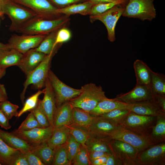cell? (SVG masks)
<instances>
[{"label": "cell", "mask_w": 165, "mask_h": 165, "mask_svg": "<svg viewBox=\"0 0 165 165\" xmlns=\"http://www.w3.org/2000/svg\"><path fill=\"white\" fill-rule=\"evenodd\" d=\"M132 106V104L123 102L116 98L109 99L107 97L100 102L89 112L94 116H98L116 109H127L130 110Z\"/></svg>", "instance_id": "19"}, {"label": "cell", "mask_w": 165, "mask_h": 165, "mask_svg": "<svg viewBox=\"0 0 165 165\" xmlns=\"http://www.w3.org/2000/svg\"><path fill=\"white\" fill-rule=\"evenodd\" d=\"M23 54L13 49L0 53V68L6 69L13 66H17Z\"/></svg>", "instance_id": "30"}, {"label": "cell", "mask_w": 165, "mask_h": 165, "mask_svg": "<svg viewBox=\"0 0 165 165\" xmlns=\"http://www.w3.org/2000/svg\"><path fill=\"white\" fill-rule=\"evenodd\" d=\"M3 14V13L2 12H0V16H1Z\"/></svg>", "instance_id": "59"}, {"label": "cell", "mask_w": 165, "mask_h": 165, "mask_svg": "<svg viewBox=\"0 0 165 165\" xmlns=\"http://www.w3.org/2000/svg\"><path fill=\"white\" fill-rule=\"evenodd\" d=\"M153 100L162 111L165 112V95L154 94Z\"/></svg>", "instance_id": "47"}, {"label": "cell", "mask_w": 165, "mask_h": 165, "mask_svg": "<svg viewBox=\"0 0 165 165\" xmlns=\"http://www.w3.org/2000/svg\"><path fill=\"white\" fill-rule=\"evenodd\" d=\"M2 164L0 162V165H2Z\"/></svg>", "instance_id": "60"}, {"label": "cell", "mask_w": 165, "mask_h": 165, "mask_svg": "<svg viewBox=\"0 0 165 165\" xmlns=\"http://www.w3.org/2000/svg\"><path fill=\"white\" fill-rule=\"evenodd\" d=\"M58 46V45L50 53L46 55L39 65L26 76V79L23 84L24 88L20 95L23 103L24 102L26 90L30 85H32L34 88L38 90L44 87L45 81L50 70L52 59L56 53Z\"/></svg>", "instance_id": "3"}, {"label": "cell", "mask_w": 165, "mask_h": 165, "mask_svg": "<svg viewBox=\"0 0 165 165\" xmlns=\"http://www.w3.org/2000/svg\"><path fill=\"white\" fill-rule=\"evenodd\" d=\"M13 165H29L25 155L21 153L15 160Z\"/></svg>", "instance_id": "50"}, {"label": "cell", "mask_w": 165, "mask_h": 165, "mask_svg": "<svg viewBox=\"0 0 165 165\" xmlns=\"http://www.w3.org/2000/svg\"><path fill=\"white\" fill-rule=\"evenodd\" d=\"M109 136L112 139L118 140L129 144L139 152L156 144L149 137L136 134L120 125Z\"/></svg>", "instance_id": "7"}, {"label": "cell", "mask_w": 165, "mask_h": 165, "mask_svg": "<svg viewBox=\"0 0 165 165\" xmlns=\"http://www.w3.org/2000/svg\"><path fill=\"white\" fill-rule=\"evenodd\" d=\"M47 35L13 34L9 39L8 43L11 49H14L23 54L37 47Z\"/></svg>", "instance_id": "13"}, {"label": "cell", "mask_w": 165, "mask_h": 165, "mask_svg": "<svg viewBox=\"0 0 165 165\" xmlns=\"http://www.w3.org/2000/svg\"><path fill=\"white\" fill-rule=\"evenodd\" d=\"M24 6L35 13L38 16L47 19L61 17L57 11V7L48 0H12Z\"/></svg>", "instance_id": "11"}, {"label": "cell", "mask_w": 165, "mask_h": 165, "mask_svg": "<svg viewBox=\"0 0 165 165\" xmlns=\"http://www.w3.org/2000/svg\"><path fill=\"white\" fill-rule=\"evenodd\" d=\"M52 3L59 7L58 8L64 7L70 5L83 2L88 0H48Z\"/></svg>", "instance_id": "46"}, {"label": "cell", "mask_w": 165, "mask_h": 165, "mask_svg": "<svg viewBox=\"0 0 165 165\" xmlns=\"http://www.w3.org/2000/svg\"><path fill=\"white\" fill-rule=\"evenodd\" d=\"M55 151L52 165H70L68 156L65 144L58 147Z\"/></svg>", "instance_id": "36"}, {"label": "cell", "mask_w": 165, "mask_h": 165, "mask_svg": "<svg viewBox=\"0 0 165 165\" xmlns=\"http://www.w3.org/2000/svg\"><path fill=\"white\" fill-rule=\"evenodd\" d=\"M46 55L35 48L31 49L23 54L17 66L27 76L39 65Z\"/></svg>", "instance_id": "17"}, {"label": "cell", "mask_w": 165, "mask_h": 165, "mask_svg": "<svg viewBox=\"0 0 165 165\" xmlns=\"http://www.w3.org/2000/svg\"><path fill=\"white\" fill-rule=\"evenodd\" d=\"M156 118L157 116L142 115L130 111L120 125L136 134L149 137Z\"/></svg>", "instance_id": "6"}, {"label": "cell", "mask_w": 165, "mask_h": 165, "mask_svg": "<svg viewBox=\"0 0 165 165\" xmlns=\"http://www.w3.org/2000/svg\"><path fill=\"white\" fill-rule=\"evenodd\" d=\"M69 20L68 16L47 19L37 16L23 24L16 32L22 35H47L64 27Z\"/></svg>", "instance_id": "1"}, {"label": "cell", "mask_w": 165, "mask_h": 165, "mask_svg": "<svg viewBox=\"0 0 165 165\" xmlns=\"http://www.w3.org/2000/svg\"><path fill=\"white\" fill-rule=\"evenodd\" d=\"M150 86L153 94L165 95V75L152 71Z\"/></svg>", "instance_id": "32"}, {"label": "cell", "mask_w": 165, "mask_h": 165, "mask_svg": "<svg viewBox=\"0 0 165 165\" xmlns=\"http://www.w3.org/2000/svg\"><path fill=\"white\" fill-rule=\"evenodd\" d=\"M119 126L101 116H95L88 130L90 134L109 136Z\"/></svg>", "instance_id": "18"}, {"label": "cell", "mask_w": 165, "mask_h": 165, "mask_svg": "<svg viewBox=\"0 0 165 165\" xmlns=\"http://www.w3.org/2000/svg\"><path fill=\"white\" fill-rule=\"evenodd\" d=\"M11 49L8 43L5 44L0 42V53Z\"/></svg>", "instance_id": "54"}, {"label": "cell", "mask_w": 165, "mask_h": 165, "mask_svg": "<svg viewBox=\"0 0 165 165\" xmlns=\"http://www.w3.org/2000/svg\"><path fill=\"white\" fill-rule=\"evenodd\" d=\"M44 87L43 99L42 100L39 99V102L47 118L50 126L53 127L57 107L54 92L48 77L45 81Z\"/></svg>", "instance_id": "16"}, {"label": "cell", "mask_w": 165, "mask_h": 165, "mask_svg": "<svg viewBox=\"0 0 165 165\" xmlns=\"http://www.w3.org/2000/svg\"><path fill=\"white\" fill-rule=\"evenodd\" d=\"M32 147L31 151L40 158L45 165H52L55 151L48 145L46 142Z\"/></svg>", "instance_id": "31"}, {"label": "cell", "mask_w": 165, "mask_h": 165, "mask_svg": "<svg viewBox=\"0 0 165 165\" xmlns=\"http://www.w3.org/2000/svg\"><path fill=\"white\" fill-rule=\"evenodd\" d=\"M71 37V33L68 29L65 27L60 28L57 34L54 46L68 41Z\"/></svg>", "instance_id": "44"}, {"label": "cell", "mask_w": 165, "mask_h": 165, "mask_svg": "<svg viewBox=\"0 0 165 165\" xmlns=\"http://www.w3.org/2000/svg\"><path fill=\"white\" fill-rule=\"evenodd\" d=\"M30 112L33 113L41 127L50 126L47 118L40 105L39 100L36 107Z\"/></svg>", "instance_id": "42"}, {"label": "cell", "mask_w": 165, "mask_h": 165, "mask_svg": "<svg viewBox=\"0 0 165 165\" xmlns=\"http://www.w3.org/2000/svg\"><path fill=\"white\" fill-rule=\"evenodd\" d=\"M26 156L29 165H44L42 160L31 151L24 154Z\"/></svg>", "instance_id": "45"}, {"label": "cell", "mask_w": 165, "mask_h": 165, "mask_svg": "<svg viewBox=\"0 0 165 165\" xmlns=\"http://www.w3.org/2000/svg\"><path fill=\"white\" fill-rule=\"evenodd\" d=\"M65 126L68 128L69 134L75 140L80 144L85 146V144L89 135L88 130L72 124Z\"/></svg>", "instance_id": "34"}, {"label": "cell", "mask_w": 165, "mask_h": 165, "mask_svg": "<svg viewBox=\"0 0 165 165\" xmlns=\"http://www.w3.org/2000/svg\"><path fill=\"white\" fill-rule=\"evenodd\" d=\"M149 137L156 144L165 141V112H163L157 116Z\"/></svg>", "instance_id": "27"}, {"label": "cell", "mask_w": 165, "mask_h": 165, "mask_svg": "<svg viewBox=\"0 0 165 165\" xmlns=\"http://www.w3.org/2000/svg\"><path fill=\"white\" fill-rule=\"evenodd\" d=\"M108 156H101L94 160L90 162V165H104Z\"/></svg>", "instance_id": "52"}, {"label": "cell", "mask_w": 165, "mask_h": 165, "mask_svg": "<svg viewBox=\"0 0 165 165\" xmlns=\"http://www.w3.org/2000/svg\"><path fill=\"white\" fill-rule=\"evenodd\" d=\"M53 129L49 126L35 128L28 130L16 129L11 132L33 146L46 142L52 135Z\"/></svg>", "instance_id": "14"}, {"label": "cell", "mask_w": 165, "mask_h": 165, "mask_svg": "<svg viewBox=\"0 0 165 165\" xmlns=\"http://www.w3.org/2000/svg\"><path fill=\"white\" fill-rule=\"evenodd\" d=\"M28 115L25 120L18 128V130H28L36 127H41L32 112Z\"/></svg>", "instance_id": "43"}, {"label": "cell", "mask_w": 165, "mask_h": 165, "mask_svg": "<svg viewBox=\"0 0 165 165\" xmlns=\"http://www.w3.org/2000/svg\"><path fill=\"white\" fill-rule=\"evenodd\" d=\"M138 165H165V142L153 145L140 152Z\"/></svg>", "instance_id": "12"}, {"label": "cell", "mask_w": 165, "mask_h": 165, "mask_svg": "<svg viewBox=\"0 0 165 165\" xmlns=\"http://www.w3.org/2000/svg\"><path fill=\"white\" fill-rule=\"evenodd\" d=\"M80 144L69 134L68 139L65 143L68 160L71 163L77 153ZM72 165V164H71Z\"/></svg>", "instance_id": "41"}, {"label": "cell", "mask_w": 165, "mask_h": 165, "mask_svg": "<svg viewBox=\"0 0 165 165\" xmlns=\"http://www.w3.org/2000/svg\"><path fill=\"white\" fill-rule=\"evenodd\" d=\"M57 30L47 35L35 50L45 55L50 53L56 48L54 46Z\"/></svg>", "instance_id": "33"}, {"label": "cell", "mask_w": 165, "mask_h": 165, "mask_svg": "<svg viewBox=\"0 0 165 165\" xmlns=\"http://www.w3.org/2000/svg\"><path fill=\"white\" fill-rule=\"evenodd\" d=\"M153 96L150 86L136 84L131 91L118 95L116 98L123 102L131 104L152 100Z\"/></svg>", "instance_id": "15"}, {"label": "cell", "mask_w": 165, "mask_h": 165, "mask_svg": "<svg viewBox=\"0 0 165 165\" xmlns=\"http://www.w3.org/2000/svg\"><path fill=\"white\" fill-rule=\"evenodd\" d=\"M104 165H122L120 162L113 155L108 156Z\"/></svg>", "instance_id": "51"}, {"label": "cell", "mask_w": 165, "mask_h": 165, "mask_svg": "<svg viewBox=\"0 0 165 165\" xmlns=\"http://www.w3.org/2000/svg\"><path fill=\"white\" fill-rule=\"evenodd\" d=\"M21 153L20 150L9 146L0 138V162L2 165H13Z\"/></svg>", "instance_id": "29"}, {"label": "cell", "mask_w": 165, "mask_h": 165, "mask_svg": "<svg viewBox=\"0 0 165 165\" xmlns=\"http://www.w3.org/2000/svg\"><path fill=\"white\" fill-rule=\"evenodd\" d=\"M94 5L91 2L88 0L64 7L58 8L57 11L59 14H64L67 16L75 14L86 15H89L90 10Z\"/></svg>", "instance_id": "25"}, {"label": "cell", "mask_w": 165, "mask_h": 165, "mask_svg": "<svg viewBox=\"0 0 165 165\" xmlns=\"http://www.w3.org/2000/svg\"><path fill=\"white\" fill-rule=\"evenodd\" d=\"M127 3L116 5L102 13L90 16V20L92 23L99 20L105 25L107 31L108 38L110 42H114L116 40V24L122 15Z\"/></svg>", "instance_id": "8"}, {"label": "cell", "mask_w": 165, "mask_h": 165, "mask_svg": "<svg viewBox=\"0 0 165 165\" xmlns=\"http://www.w3.org/2000/svg\"></svg>", "instance_id": "61"}, {"label": "cell", "mask_w": 165, "mask_h": 165, "mask_svg": "<svg viewBox=\"0 0 165 165\" xmlns=\"http://www.w3.org/2000/svg\"><path fill=\"white\" fill-rule=\"evenodd\" d=\"M8 0H0V4L2 6Z\"/></svg>", "instance_id": "57"}, {"label": "cell", "mask_w": 165, "mask_h": 165, "mask_svg": "<svg viewBox=\"0 0 165 165\" xmlns=\"http://www.w3.org/2000/svg\"><path fill=\"white\" fill-rule=\"evenodd\" d=\"M2 12V5L0 4V12Z\"/></svg>", "instance_id": "58"}, {"label": "cell", "mask_w": 165, "mask_h": 165, "mask_svg": "<svg viewBox=\"0 0 165 165\" xmlns=\"http://www.w3.org/2000/svg\"><path fill=\"white\" fill-rule=\"evenodd\" d=\"M6 73V69L0 68V80L5 75Z\"/></svg>", "instance_id": "56"}, {"label": "cell", "mask_w": 165, "mask_h": 165, "mask_svg": "<svg viewBox=\"0 0 165 165\" xmlns=\"http://www.w3.org/2000/svg\"><path fill=\"white\" fill-rule=\"evenodd\" d=\"M88 153V157L90 162L97 158L104 156L110 155L106 152L99 151H92Z\"/></svg>", "instance_id": "49"}, {"label": "cell", "mask_w": 165, "mask_h": 165, "mask_svg": "<svg viewBox=\"0 0 165 165\" xmlns=\"http://www.w3.org/2000/svg\"><path fill=\"white\" fill-rule=\"evenodd\" d=\"M0 138L10 147L20 150L23 154L31 151L33 147L20 138L0 129Z\"/></svg>", "instance_id": "22"}, {"label": "cell", "mask_w": 165, "mask_h": 165, "mask_svg": "<svg viewBox=\"0 0 165 165\" xmlns=\"http://www.w3.org/2000/svg\"><path fill=\"white\" fill-rule=\"evenodd\" d=\"M79 94L69 101L73 107L88 112L93 109L98 104L107 97L101 86L89 83L82 86Z\"/></svg>", "instance_id": "2"}, {"label": "cell", "mask_w": 165, "mask_h": 165, "mask_svg": "<svg viewBox=\"0 0 165 165\" xmlns=\"http://www.w3.org/2000/svg\"><path fill=\"white\" fill-rule=\"evenodd\" d=\"M9 119L0 109V126L6 130L10 129L11 126L9 123Z\"/></svg>", "instance_id": "48"}, {"label": "cell", "mask_w": 165, "mask_h": 165, "mask_svg": "<svg viewBox=\"0 0 165 165\" xmlns=\"http://www.w3.org/2000/svg\"><path fill=\"white\" fill-rule=\"evenodd\" d=\"M94 5L102 3L113 2L121 0H89Z\"/></svg>", "instance_id": "55"}, {"label": "cell", "mask_w": 165, "mask_h": 165, "mask_svg": "<svg viewBox=\"0 0 165 165\" xmlns=\"http://www.w3.org/2000/svg\"><path fill=\"white\" fill-rule=\"evenodd\" d=\"M71 164L73 165H90L88 153L85 147L80 144L79 149L72 160Z\"/></svg>", "instance_id": "40"}, {"label": "cell", "mask_w": 165, "mask_h": 165, "mask_svg": "<svg viewBox=\"0 0 165 165\" xmlns=\"http://www.w3.org/2000/svg\"><path fill=\"white\" fill-rule=\"evenodd\" d=\"M2 12L11 20L9 30L16 32L23 24L38 15L31 10L24 8L10 0H8L2 6Z\"/></svg>", "instance_id": "5"}, {"label": "cell", "mask_w": 165, "mask_h": 165, "mask_svg": "<svg viewBox=\"0 0 165 165\" xmlns=\"http://www.w3.org/2000/svg\"><path fill=\"white\" fill-rule=\"evenodd\" d=\"M43 90H39L36 93L28 97L24 103L23 107L19 112L17 117H19L23 114L28 111L30 112L37 106L39 96L43 93Z\"/></svg>", "instance_id": "38"}, {"label": "cell", "mask_w": 165, "mask_h": 165, "mask_svg": "<svg viewBox=\"0 0 165 165\" xmlns=\"http://www.w3.org/2000/svg\"><path fill=\"white\" fill-rule=\"evenodd\" d=\"M131 104L130 111L138 114L157 116L163 112L153 99Z\"/></svg>", "instance_id": "23"}, {"label": "cell", "mask_w": 165, "mask_h": 165, "mask_svg": "<svg viewBox=\"0 0 165 165\" xmlns=\"http://www.w3.org/2000/svg\"><path fill=\"white\" fill-rule=\"evenodd\" d=\"M155 0H128L122 16L151 21L156 16Z\"/></svg>", "instance_id": "4"}, {"label": "cell", "mask_w": 165, "mask_h": 165, "mask_svg": "<svg viewBox=\"0 0 165 165\" xmlns=\"http://www.w3.org/2000/svg\"><path fill=\"white\" fill-rule=\"evenodd\" d=\"M110 147L112 155L122 165H138V157L140 152L131 145L122 141L112 139Z\"/></svg>", "instance_id": "9"}, {"label": "cell", "mask_w": 165, "mask_h": 165, "mask_svg": "<svg viewBox=\"0 0 165 165\" xmlns=\"http://www.w3.org/2000/svg\"><path fill=\"white\" fill-rule=\"evenodd\" d=\"M94 116L89 112L79 108L73 107L72 124L88 130Z\"/></svg>", "instance_id": "28"}, {"label": "cell", "mask_w": 165, "mask_h": 165, "mask_svg": "<svg viewBox=\"0 0 165 165\" xmlns=\"http://www.w3.org/2000/svg\"><path fill=\"white\" fill-rule=\"evenodd\" d=\"M69 134V130L66 126L53 128L52 135L46 143L54 150L65 144Z\"/></svg>", "instance_id": "26"}, {"label": "cell", "mask_w": 165, "mask_h": 165, "mask_svg": "<svg viewBox=\"0 0 165 165\" xmlns=\"http://www.w3.org/2000/svg\"><path fill=\"white\" fill-rule=\"evenodd\" d=\"M19 106L6 100L0 102V109L6 117L10 120L13 116L17 117V109Z\"/></svg>", "instance_id": "39"}, {"label": "cell", "mask_w": 165, "mask_h": 165, "mask_svg": "<svg viewBox=\"0 0 165 165\" xmlns=\"http://www.w3.org/2000/svg\"><path fill=\"white\" fill-rule=\"evenodd\" d=\"M136 84L150 86L152 70L141 60L137 59L133 64Z\"/></svg>", "instance_id": "24"}, {"label": "cell", "mask_w": 165, "mask_h": 165, "mask_svg": "<svg viewBox=\"0 0 165 165\" xmlns=\"http://www.w3.org/2000/svg\"><path fill=\"white\" fill-rule=\"evenodd\" d=\"M72 108L69 101L57 107L54 116L53 127L57 128L71 124Z\"/></svg>", "instance_id": "21"}, {"label": "cell", "mask_w": 165, "mask_h": 165, "mask_svg": "<svg viewBox=\"0 0 165 165\" xmlns=\"http://www.w3.org/2000/svg\"><path fill=\"white\" fill-rule=\"evenodd\" d=\"M130 111L127 109H119L100 115L120 125L124 120Z\"/></svg>", "instance_id": "35"}, {"label": "cell", "mask_w": 165, "mask_h": 165, "mask_svg": "<svg viewBox=\"0 0 165 165\" xmlns=\"http://www.w3.org/2000/svg\"><path fill=\"white\" fill-rule=\"evenodd\" d=\"M48 77L54 92L57 108L75 97L80 93V89L74 88L67 85L50 70Z\"/></svg>", "instance_id": "10"}, {"label": "cell", "mask_w": 165, "mask_h": 165, "mask_svg": "<svg viewBox=\"0 0 165 165\" xmlns=\"http://www.w3.org/2000/svg\"><path fill=\"white\" fill-rule=\"evenodd\" d=\"M89 134L85 144L88 152L99 151L112 154L110 147V142L112 139L109 136Z\"/></svg>", "instance_id": "20"}, {"label": "cell", "mask_w": 165, "mask_h": 165, "mask_svg": "<svg viewBox=\"0 0 165 165\" xmlns=\"http://www.w3.org/2000/svg\"><path fill=\"white\" fill-rule=\"evenodd\" d=\"M127 1L128 0H121L94 5L92 7L89 15H95L102 13L116 5L126 4Z\"/></svg>", "instance_id": "37"}, {"label": "cell", "mask_w": 165, "mask_h": 165, "mask_svg": "<svg viewBox=\"0 0 165 165\" xmlns=\"http://www.w3.org/2000/svg\"><path fill=\"white\" fill-rule=\"evenodd\" d=\"M8 96L4 85L0 83V102L7 100Z\"/></svg>", "instance_id": "53"}]
</instances>
